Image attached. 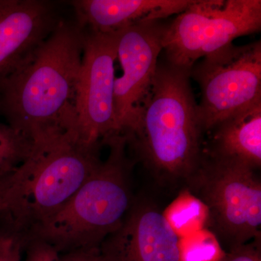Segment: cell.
Masks as SVG:
<instances>
[{"instance_id": "19", "label": "cell", "mask_w": 261, "mask_h": 261, "mask_svg": "<svg viewBox=\"0 0 261 261\" xmlns=\"http://www.w3.org/2000/svg\"><path fill=\"white\" fill-rule=\"evenodd\" d=\"M23 250L27 253L25 261H66L64 254L37 239L24 238Z\"/></svg>"}, {"instance_id": "5", "label": "cell", "mask_w": 261, "mask_h": 261, "mask_svg": "<svg viewBox=\"0 0 261 261\" xmlns=\"http://www.w3.org/2000/svg\"><path fill=\"white\" fill-rule=\"evenodd\" d=\"M102 147L68 136L45 148H36L21 192L3 214L22 232L54 214L100 166Z\"/></svg>"}, {"instance_id": "15", "label": "cell", "mask_w": 261, "mask_h": 261, "mask_svg": "<svg viewBox=\"0 0 261 261\" xmlns=\"http://www.w3.org/2000/svg\"><path fill=\"white\" fill-rule=\"evenodd\" d=\"M35 150L30 139L9 125L0 123V177L17 171Z\"/></svg>"}, {"instance_id": "11", "label": "cell", "mask_w": 261, "mask_h": 261, "mask_svg": "<svg viewBox=\"0 0 261 261\" xmlns=\"http://www.w3.org/2000/svg\"><path fill=\"white\" fill-rule=\"evenodd\" d=\"M60 20L44 0H0V82L22 66Z\"/></svg>"}, {"instance_id": "21", "label": "cell", "mask_w": 261, "mask_h": 261, "mask_svg": "<svg viewBox=\"0 0 261 261\" xmlns=\"http://www.w3.org/2000/svg\"><path fill=\"white\" fill-rule=\"evenodd\" d=\"M63 254L66 261H107L99 248L76 250Z\"/></svg>"}, {"instance_id": "14", "label": "cell", "mask_w": 261, "mask_h": 261, "mask_svg": "<svg viewBox=\"0 0 261 261\" xmlns=\"http://www.w3.org/2000/svg\"><path fill=\"white\" fill-rule=\"evenodd\" d=\"M163 214L179 238L207 228L208 225L207 206L185 188L181 189L177 197L163 211Z\"/></svg>"}, {"instance_id": "17", "label": "cell", "mask_w": 261, "mask_h": 261, "mask_svg": "<svg viewBox=\"0 0 261 261\" xmlns=\"http://www.w3.org/2000/svg\"><path fill=\"white\" fill-rule=\"evenodd\" d=\"M23 233L8 216L0 215V261H21Z\"/></svg>"}, {"instance_id": "18", "label": "cell", "mask_w": 261, "mask_h": 261, "mask_svg": "<svg viewBox=\"0 0 261 261\" xmlns=\"http://www.w3.org/2000/svg\"><path fill=\"white\" fill-rule=\"evenodd\" d=\"M31 167L32 163L29 159L15 172L0 177V215L8 210L18 198Z\"/></svg>"}, {"instance_id": "8", "label": "cell", "mask_w": 261, "mask_h": 261, "mask_svg": "<svg viewBox=\"0 0 261 261\" xmlns=\"http://www.w3.org/2000/svg\"><path fill=\"white\" fill-rule=\"evenodd\" d=\"M84 29L75 130L78 140L85 145L103 146L108 138L119 135L114 110L116 35Z\"/></svg>"}, {"instance_id": "9", "label": "cell", "mask_w": 261, "mask_h": 261, "mask_svg": "<svg viewBox=\"0 0 261 261\" xmlns=\"http://www.w3.org/2000/svg\"><path fill=\"white\" fill-rule=\"evenodd\" d=\"M167 24L162 20L129 25L116 32L121 76L115 80L117 129L127 136L135 128L142 103L153 82Z\"/></svg>"}, {"instance_id": "12", "label": "cell", "mask_w": 261, "mask_h": 261, "mask_svg": "<svg viewBox=\"0 0 261 261\" xmlns=\"http://www.w3.org/2000/svg\"><path fill=\"white\" fill-rule=\"evenodd\" d=\"M193 0H74L75 20L83 29L118 32L135 24L178 15Z\"/></svg>"}, {"instance_id": "13", "label": "cell", "mask_w": 261, "mask_h": 261, "mask_svg": "<svg viewBox=\"0 0 261 261\" xmlns=\"http://www.w3.org/2000/svg\"><path fill=\"white\" fill-rule=\"evenodd\" d=\"M208 157L261 166V102L225 118L213 128Z\"/></svg>"}, {"instance_id": "20", "label": "cell", "mask_w": 261, "mask_h": 261, "mask_svg": "<svg viewBox=\"0 0 261 261\" xmlns=\"http://www.w3.org/2000/svg\"><path fill=\"white\" fill-rule=\"evenodd\" d=\"M221 261H261V238L236 247L226 252Z\"/></svg>"}, {"instance_id": "1", "label": "cell", "mask_w": 261, "mask_h": 261, "mask_svg": "<svg viewBox=\"0 0 261 261\" xmlns=\"http://www.w3.org/2000/svg\"><path fill=\"white\" fill-rule=\"evenodd\" d=\"M84 29L61 20L20 68L0 82V113L43 149L76 136L77 91Z\"/></svg>"}, {"instance_id": "7", "label": "cell", "mask_w": 261, "mask_h": 261, "mask_svg": "<svg viewBox=\"0 0 261 261\" xmlns=\"http://www.w3.org/2000/svg\"><path fill=\"white\" fill-rule=\"evenodd\" d=\"M202 94L199 115L204 134L233 113L261 102V42L228 44L190 70Z\"/></svg>"}, {"instance_id": "16", "label": "cell", "mask_w": 261, "mask_h": 261, "mask_svg": "<svg viewBox=\"0 0 261 261\" xmlns=\"http://www.w3.org/2000/svg\"><path fill=\"white\" fill-rule=\"evenodd\" d=\"M179 261H221L226 252L217 237L203 228L178 240Z\"/></svg>"}, {"instance_id": "2", "label": "cell", "mask_w": 261, "mask_h": 261, "mask_svg": "<svg viewBox=\"0 0 261 261\" xmlns=\"http://www.w3.org/2000/svg\"><path fill=\"white\" fill-rule=\"evenodd\" d=\"M190 70L159 63L135 128L125 136L128 148L163 187L183 188L203 159Z\"/></svg>"}, {"instance_id": "6", "label": "cell", "mask_w": 261, "mask_h": 261, "mask_svg": "<svg viewBox=\"0 0 261 261\" xmlns=\"http://www.w3.org/2000/svg\"><path fill=\"white\" fill-rule=\"evenodd\" d=\"M260 30V0H193L167 24L163 50L168 63L191 70L198 60Z\"/></svg>"}, {"instance_id": "10", "label": "cell", "mask_w": 261, "mask_h": 261, "mask_svg": "<svg viewBox=\"0 0 261 261\" xmlns=\"http://www.w3.org/2000/svg\"><path fill=\"white\" fill-rule=\"evenodd\" d=\"M178 240L159 206L138 196L99 250L107 261H179Z\"/></svg>"}, {"instance_id": "3", "label": "cell", "mask_w": 261, "mask_h": 261, "mask_svg": "<svg viewBox=\"0 0 261 261\" xmlns=\"http://www.w3.org/2000/svg\"><path fill=\"white\" fill-rule=\"evenodd\" d=\"M108 159L59 211L23 232L61 253L99 248L121 226L136 196L132 185L134 163L127 140L116 135L106 141Z\"/></svg>"}, {"instance_id": "4", "label": "cell", "mask_w": 261, "mask_h": 261, "mask_svg": "<svg viewBox=\"0 0 261 261\" xmlns=\"http://www.w3.org/2000/svg\"><path fill=\"white\" fill-rule=\"evenodd\" d=\"M255 171L238 161L203 155L183 187L207 206V228L226 252L261 238V182Z\"/></svg>"}]
</instances>
